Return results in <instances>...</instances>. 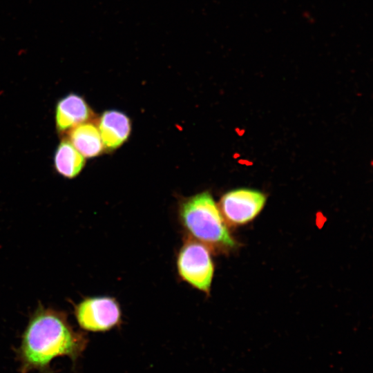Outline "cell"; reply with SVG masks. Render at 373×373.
Instances as JSON below:
<instances>
[{
	"instance_id": "cell-1",
	"label": "cell",
	"mask_w": 373,
	"mask_h": 373,
	"mask_svg": "<svg viewBox=\"0 0 373 373\" xmlns=\"http://www.w3.org/2000/svg\"><path fill=\"white\" fill-rule=\"evenodd\" d=\"M88 339L75 331L65 312L39 305L30 316L17 352L21 373H52L51 361L67 356L73 363L85 350Z\"/></svg>"
},
{
	"instance_id": "cell-2",
	"label": "cell",
	"mask_w": 373,
	"mask_h": 373,
	"mask_svg": "<svg viewBox=\"0 0 373 373\" xmlns=\"http://www.w3.org/2000/svg\"><path fill=\"white\" fill-rule=\"evenodd\" d=\"M179 216L189 238L209 249L227 250L236 246L220 209L209 192L186 199L180 205Z\"/></svg>"
},
{
	"instance_id": "cell-3",
	"label": "cell",
	"mask_w": 373,
	"mask_h": 373,
	"mask_svg": "<svg viewBox=\"0 0 373 373\" xmlns=\"http://www.w3.org/2000/svg\"><path fill=\"white\" fill-rule=\"evenodd\" d=\"M176 267L184 281L205 294L210 292L214 265L209 247L189 238L179 251Z\"/></svg>"
},
{
	"instance_id": "cell-4",
	"label": "cell",
	"mask_w": 373,
	"mask_h": 373,
	"mask_svg": "<svg viewBox=\"0 0 373 373\" xmlns=\"http://www.w3.org/2000/svg\"><path fill=\"white\" fill-rule=\"evenodd\" d=\"M79 325L90 332H106L119 325L122 312L117 300L108 296L86 297L75 306Z\"/></svg>"
},
{
	"instance_id": "cell-5",
	"label": "cell",
	"mask_w": 373,
	"mask_h": 373,
	"mask_svg": "<svg viewBox=\"0 0 373 373\" xmlns=\"http://www.w3.org/2000/svg\"><path fill=\"white\" fill-rule=\"evenodd\" d=\"M266 200L260 191L240 188L224 194L218 207L227 224L238 226L254 220L263 209Z\"/></svg>"
},
{
	"instance_id": "cell-6",
	"label": "cell",
	"mask_w": 373,
	"mask_h": 373,
	"mask_svg": "<svg viewBox=\"0 0 373 373\" xmlns=\"http://www.w3.org/2000/svg\"><path fill=\"white\" fill-rule=\"evenodd\" d=\"M92 117L93 112L86 102L75 93L65 95L56 105L55 124L58 132L61 133L68 132Z\"/></svg>"
},
{
	"instance_id": "cell-7",
	"label": "cell",
	"mask_w": 373,
	"mask_h": 373,
	"mask_svg": "<svg viewBox=\"0 0 373 373\" xmlns=\"http://www.w3.org/2000/svg\"><path fill=\"white\" fill-rule=\"evenodd\" d=\"M97 128L104 147L115 149L120 146L128 137L131 122L122 112L109 110L102 115Z\"/></svg>"
},
{
	"instance_id": "cell-8",
	"label": "cell",
	"mask_w": 373,
	"mask_h": 373,
	"mask_svg": "<svg viewBox=\"0 0 373 373\" xmlns=\"http://www.w3.org/2000/svg\"><path fill=\"white\" fill-rule=\"evenodd\" d=\"M68 140L84 157H93L104 149L98 128L89 122L79 124L68 131Z\"/></svg>"
},
{
	"instance_id": "cell-9",
	"label": "cell",
	"mask_w": 373,
	"mask_h": 373,
	"mask_svg": "<svg viewBox=\"0 0 373 373\" xmlns=\"http://www.w3.org/2000/svg\"><path fill=\"white\" fill-rule=\"evenodd\" d=\"M85 164L84 157L67 139L59 144L54 155V166L61 175L67 178L76 177Z\"/></svg>"
}]
</instances>
